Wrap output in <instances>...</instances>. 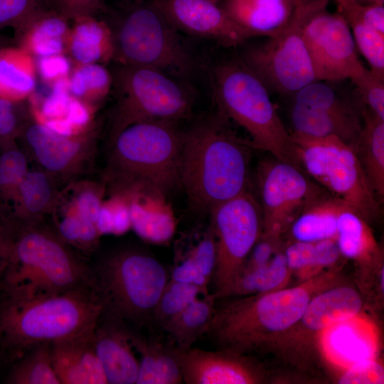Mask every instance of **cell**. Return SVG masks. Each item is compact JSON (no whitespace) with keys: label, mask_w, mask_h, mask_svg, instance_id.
Returning <instances> with one entry per match:
<instances>
[{"label":"cell","mask_w":384,"mask_h":384,"mask_svg":"<svg viewBox=\"0 0 384 384\" xmlns=\"http://www.w3.org/2000/svg\"><path fill=\"white\" fill-rule=\"evenodd\" d=\"M55 230L68 245L85 252L95 249L101 236L95 223L70 210L56 220Z\"/></svg>","instance_id":"ab89813d"},{"label":"cell","mask_w":384,"mask_h":384,"mask_svg":"<svg viewBox=\"0 0 384 384\" xmlns=\"http://www.w3.org/2000/svg\"><path fill=\"white\" fill-rule=\"evenodd\" d=\"M290 273L282 247L267 264L240 274L225 297L263 294L283 289Z\"/></svg>","instance_id":"836d02e7"},{"label":"cell","mask_w":384,"mask_h":384,"mask_svg":"<svg viewBox=\"0 0 384 384\" xmlns=\"http://www.w3.org/2000/svg\"><path fill=\"white\" fill-rule=\"evenodd\" d=\"M208 1L214 2L215 4H218L219 2L222 1L223 0H208Z\"/></svg>","instance_id":"6125c7cd"},{"label":"cell","mask_w":384,"mask_h":384,"mask_svg":"<svg viewBox=\"0 0 384 384\" xmlns=\"http://www.w3.org/2000/svg\"><path fill=\"white\" fill-rule=\"evenodd\" d=\"M48 129L57 134L71 137L77 134L73 125L65 118H55L42 122Z\"/></svg>","instance_id":"6f0895ef"},{"label":"cell","mask_w":384,"mask_h":384,"mask_svg":"<svg viewBox=\"0 0 384 384\" xmlns=\"http://www.w3.org/2000/svg\"><path fill=\"white\" fill-rule=\"evenodd\" d=\"M313 0H294L296 6H302L303 4L309 3Z\"/></svg>","instance_id":"94428289"},{"label":"cell","mask_w":384,"mask_h":384,"mask_svg":"<svg viewBox=\"0 0 384 384\" xmlns=\"http://www.w3.org/2000/svg\"><path fill=\"white\" fill-rule=\"evenodd\" d=\"M349 208L332 194H324L313 202L296 218L289 230L294 241L314 242L335 240L337 220Z\"/></svg>","instance_id":"f546056e"},{"label":"cell","mask_w":384,"mask_h":384,"mask_svg":"<svg viewBox=\"0 0 384 384\" xmlns=\"http://www.w3.org/2000/svg\"><path fill=\"white\" fill-rule=\"evenodd\" d=\"M71 21L66 55L73 63L80 65L112 60V36L104 19L86 16Z\"/></svg>","instance_id":"484cf974"},{"label":"cell","mask_w":384,"mask_h":384,"mask_svg":"<svg viewBox=\"0 0 384 384\" xmlns=\"http://www.w3.org/2000/svg\"><path fill=\"white\" fill-rule=\"evenodd\" d=\"M55 186V178L46 171L28 170L18 186L9 216L19 226L42 221L58 199Z\"/></svg>","instance_id":"d4e9b609"},{"label":"cell","mask_w":384,"mask_h":384,"mask_svg":"<svg viewBox=\"0 0 384 384\" xmlns=\"http://www.w3.org/2000/svg\"><path fill=\"white\" fill-rule=\"evenodd\" d=\"M363 308V299L350 286H331L309 301L301 319L274 343L282 350L307 341L331 325L356 316Z\"/></svg>","instance_id":"ac0fdd59"},{"label":"cell","mask_w":384,"mask_h":384,"mask_svg":"<svg viewBox=\"0 0 384 384\" xmlns=\"http://www.w3.org/2000/svg\"><path fill=\"white\" fill-rule=\"evenodd\" d=\"M29 170L28 157L17 141L0 146V214H10L18 186Z\"/></svg>","instance_id":"8d00e7d4"},{"label":"cell","mask_w":384,"mask_h":384,"mask_svg":"<svg viewBox=\"0 0 384 384\" xmlns=\"http://www.w3.org/2000/svg\"><path fill=\"white\" fill-rule=\"evenodd\" d=\"M68 78L71 95L84 102L100 101L112 89L111 73L101 63L76 65Z\"/></svg>","instance_id":"74e56055"},{"label":"cell","mask_w":384,"mask_h":384,"mask_svg":"<svg viewBox=\"0 0 384 384\" xmlns=\"http://www.w3.org/2000/svg\"><path fill=\"white\" fill-rule=\"evenodd\" d=\"M226 122L218 113L184 131L180 186L198 213H210L247 189L251 146Z\"/></svg>","instance_id":"6da1fadb"},{"label":"cell","mask_w":384,"mask_h":384,"mask_svg":"<svg viewBox=\"0 0 384 384\" xmlns=\"http://www.w3.org/2000/svg\"><path fill=\"white\" fill-rule=\"evenodd\" d=\"M210 213L216 239L212 294L218 300L225 297L261 237L263 219L260 204L247 189L217 206Z\"/></svg>","instance_id":"7c38bea8"},{"label":"cell","mask_w":384,"mask_h":384,"mask_svg":"<svg viewBox=\"0 0 384 384\" xmlns=\"http://www.w3.org/2000/svg\"><path fill=\"white\" fill-rule=\"evenodd\" d=\"M228 16L253 37H272L291 21L297 8L294 0H223Z\"/></svg>","instance_id":"7402d4cb"},{"label":"cell","mask_w":384,"mask_h":384,"mask_svg":"<svg viewBox=\"0 0 384 384\" xmlns=\"http://www.w3.org/2000/svg\"><path fill=\"white\" fill-rule=\"evenodd\" d=\"M94 331L50 344L52 364L60 384H108L94 347Z\"/></svg>","instance_id":"44dd1931"},{"label":"cell","mask_w":384,"mask_h":384,"mask_svg":"<svg viewBox=\"0 0 384 384\" xmlns=\"http://www.w3.org/2000/svg\"><path fill=\"white\" fill-rule=\"evenodd\" d=\"M325 358L343 368L376 357L378 347L375 326L359 314L338 321L318 336Z\"/></svg>","instance_id":"d6986e66"},{"label":"cell","mask_w":384,"mask_h":384,"mask_svg":"<svg viewBox=\"0 0 384 384\" xmlns=\"http://www.w3.org/2000/svg\"><path fill=\"white\" fill-rule=\"evenodd\" d=\"M70 211L96 224L102 205L104 188L97 183L85 184L74 191Z\"/></svg>","instance_id":"bcb514c9"},{"label":"cell","mask_w":384,"mask_h":384,"mask_svg":"<svg viewBox=\"0 0 384 384\" xmlns=\"http://www.w3.org/2000/svg\"><path fill=\"white\" fill-rule=\"evenodd\" d=\"M216 299L212 293L201 295L161 329L169 336V343L181 349L191 348L205 335L213 319Z\"/></svg>","instance_id":"4dcf8cb0"},{"label":"cell","mask_w":384,"mask_h":384,"mask_svg":"<svg viewBox=\"0 0 384 384\" xmlns=\"http://www.w3.org/2000/svg\"><path fill=\"white\" fill-rule=\"evenodd\" d=\"M208 72L218 113L249 134V145L302 169L296 144L279 118L270 92L240 58L218 61Z\"/></svg>","instance_id":"277c9868"},{"label":"cell","mask_w":384,"mask_h":384,"mask_svg":"<svg viewBox=\"0 0 384 384\" xmlns=\"http://www.w3.org/2000/svg\"><path fill=\"white\" fill-rule=\"evenodd\" d=\"M330 0H313L297 6L288 25L278 34L246 48L240 56L269 92L293 95L316 80L303 28L316 10Z\"/></svg>","instance_id":"30bf717a"},{"label":"cell","mask_w":384,"mask_h":384,"mask_svg":"<svg viewBox=\"0 0 384 384\" xmlns=\"http://www.w3.org/2000/svg\"><path fill=\"white\" fill-rule=\"evenodd\" d=\"M291 136L302 166L313 178L364 220L377 217L380 201L352 147L332 137Z\"/></svg>","instance_id":"8fae6325"},{"label":"cell","mask_w":384,"mask_h":384,"mask_svg":"<svg viewBox=\"0 0 384 384\" xmlns=\"http://www.w3.org/2000/svg\"><path fill=\"white\" fill-rule=\"evenodd\" d=\"M36 63L16 46L0 50V98L23 101L36 87Z\"/></svg>","instance_id":"1f68e13d"},{"label":"cell","mask_w":384,"mask_h":384,"mask_svg":"<svg viewBox=\"0 0 384 384\" xmlns=\"http://www.w3.org/2000/svg\"><path fill=\"white\" fill-rule=\"evenodd\" d=\"M345 20H356L384 33V3L363 4L356 0H335Z\"/></svg>","instance_id":"ee69618b"},{"label":"cell","mask_w":384,"mask_h":384,"mask_svg":"<svg viewBox=\"0 0 384 384\" xmlns=\"http://www.w3.org/2000/svg\"><path fill=\"white\" fill-rule=\"evenodd\" d=\"M90 284V269L42 221L21 226L0 280L6 298L28 300Z\"/></svg>","instance_id":"3957f363"},{"label":"cell","mask_w":384,"mask_h":384,"mask_svg":"<svg viewBox=\"0 0 384 384\" xmlns=\"http://www.w3.org/2000/svg\"><path fill=\"white\" fill-rule=\"evenodd\" d=\"M16 141L28 156L31 154L41 169L56 180L72 176L85 166L94 149L95 137L82 132L61 136L30 117Z\"/></svg>","instance_id":"9a60e30c"},{"label":"cell","mask_w":384,"mask_h":384,"mask_svg":"<svg viewBox=\"0 0 384 384\" xmlns=\"http://www.w3.org/2000/svg\"><path fill=\"white\" fill-rule=\"evenodd\" d=\"M49 8L47 0H0V29L11 27L16 33Z\"/></svg>","instance_id":"b9f144b4"},{"label":"cell","mask_w":384,"mask_h":384,"mask_svg":"<svg viewBox=\"0 0 384 384\" xmlns=\"http://www.w3.org/2000/svg\"><path fill=\"white\" fill-rule=\"evenodd\" d=\"M164 197L148 191L129 200L131 228L142 239L161 243L169 240L175 230L174 218Z\"/></svg>","instance_id":"83f0119b"},{"label":"cell","mask_w":384,"mask_h":384,"mask_svg":"<svg viewBox=\"0 0 384 384\" xmlns=\"http://www.w3.org/2000/svg\"><path fill=\"white\" fill-rule=\"evenodd\" d=\"M363 4L384 3V0H356Z\"/></svg>","instance_id":"91938a15"},{"label":"cell","mask_w":384,"mask_h":384,"mask_svg":"<svg viewBox=\"0 0 384 384\" xmlns=\"http://www.w3.org/2000/svg\"><path fill=\"white\" fill-rule=\"evenodd\" d=\"M335 277L326 273L298 286L215 304L206 335L218 349L243 355L271 347L299 321L311 298L332 286Z\"/></svg>","instance_id":"7a4b0ae2"},{"label":"cell","mask_w":384,"mask_h":384,"mask_svg":"<svg viewBox=\"0 0 384 384\" xmlns=\"http://www.w3.org/2000/svg\"><path fill=\"white\" fill-rule=\"evenodd\" d=\"M363 128L356 153L368 183L380 202L384 196V119L363 106Z\"/></svg>","instance_id":"f1b7e54d"},{"label":"cell","mask_w":384,"mask_h":384,"mask_svg":"<svg viewBox=\"0 0 384 384\" xmlns=\"http://www.w3.org/2000/svg\"><path fill=\"white\" fill-rule=\"evenodd\" d=\"M102 311L90 284L33 299L5 298L0 306V340L22 356L38 344L94 331Z\"/></svg>","instance_id":"5b68a950"},{"label":"cell","mask_w":384,"mask_h":384,"mask_svg":"<svg viewBox=\"0 0 384 384\" xmlns=\"http://www.w3.org/2000/svg\"><path fill=\"white\" fill-rule=\"evenodd\" d=\"M115 63L151 68L188 81L198 64L179 31L152 2L139 1L114 23L107 22Z\"/></svg>","instance_id":"ba28073f"},{"label":"cell","mask_w":384,"mask_h":384,"mask_svg":"<svg viewBox=\"0 0 384 384\" xmlns=\"http://www.w3.org/2000/svg\"><path fill=\"white\" fill-rule=\"evenodd\" d=\"M69 20L49 8L15 33L16 46L35 58L66 54Z\"/></svg>","instance_id":"cb8c5ba5"},{"label":"cell","mask_w":384,"mask_h":384,"mask_svg":"<svg viewBox=\"0 0 384 384\" xmlns=\"http://www.w3.org/2000/svg\"><path fill=\"white\" fill-rule=\"evenodd\" d=\"M6 381L10 384H60L52 364L50 343L38 344L24 353Z\"/></svg>","instance_id":"d590c367"},{"label":"cell","mask_w":384,"mask_h":384,"mask_svg":"<svg viewBox=\"0 0 384 384\" xmlns=\"http://www.w3.org/2000/svg\"><path fill=\"white\" fill-rule=\"evenodd\" d=\"M261 169L262 235L280 238L304 209L325 193L290 164L276 159Z\"/></svg>","instance_id":"5bb4252c"},{"label":"cell","mask_w":384,"mask_h":384,"mask_svg":"<svg viewBox=\"0 0 384 384\" xmlns=\"http://www.w3.org/2000/svg\"><path fill=\"white\" fill-rule=\"evenodd\" d=\"M351 31L356 49L370 66V70L384 79V33L353 19L346 20Z\"/></svg>","instance_id":"60d3db41"},{"label":"cell","mask_w":384,"mask_h":384,"mask_svg":"<svg viewBox=\"0 0 384 384\" xmlns=\"http://www.w3.org/2000/svg\"><path fill=\"white\" fill-rule=\"evenodd\" d=\"M201 295L207 294L198 286L178 282L169 279L154 310V326L161 328L164 324Z\"/></svg>","instance_id":"f35d334b"},{"label":"cell","mask_w":384,"mask_h":384,"mask_svg":"<svg viewBox=\"0 0 384 384\" xmlns=\"http://www.w3.org/2000/svg\"><path fill=\"white\" fill-rule=\"evenodd\" d=\"M94 347L109 384H136L139 363L130 341V326L101 315Z\"/></svg>","instance_id":"ffe728a7"},{"label":"cell","mask_w":384,"mask_h":384,"mask_svg":"<svg viewBox=\"0 0 384 384\" xmlns=\"http://www.w3.org/2000/svg\"><path fill=\"white\" fill-rule=\"evenodd\" d=\"M352 84L362 105L384 119V79L366 70Z\"/></svg>","instance_id":"f6af8a7d"},{"label":"cell","mask_w":384,"mask_h":384,"mask_svg":"<svg viewBox=\"0 0 384 384\" xmlns=\"http://www.w3.org/2000/svg\"><path fill=\"white\" fill-rule=\"evenodd\" d=\"M23 101L0 98V146L16 142L23 125L30 119Z\"/></svg>","instance_id":"7bdbcfd3"},{"label":"cell","mask_w":384,"mask_h":384,"mask_svg":"<svg viewBox=\"0 0 384 384\" xmlns=\"http://www.w3.org/2000/svg\"><path fill=\"white\" fill-rule=\"evenodd\" d=\"M130 341L139 355L136 384L183 383L175 346L156 336H144L130 326Z\"/></svg>","instance_id":"603a6c76"},{"label":"cell","mask_w":384,"mask_h":384,"mask_svg":"<svg viewBox=\"0 0 384 384\" xmlns=\"http://www.w3.org/2000/svg\"><path fill=\"white\" fill-rule=\"evenodd\" d=\"M179 31L237 47L252 35L234 22L223 9L208 0H151Z\"/></svg>","instance_id":"2e32d148"},{"label":"cell","mask_w":384,"mask_h":384,"mask_svg":"<svg viewBox=\"0 0 384 384\" xmlns=\"http://www.w3.org/2000/svg\"><path fill=\"white\" fill-rule=\"evenodd\" d=\"M50 7L69 21L80 16H95L105 14V0H47Z\"/></svg>","instance_id":"681fc988"},{"label":"cell","mask_w":384,"mask_h":384,"mask_svg":"<svg viewBox=\"0 0 384 384\" xmlns=\"http://www.w3.org/2000/svg\"><path fill=\"white\" fill-rule=\"evenodd\" d=\"M184 131L177 122L129 124L111 137L109 168L126 186L163 197L180 186Z\"/></svg>","instance_id":"52a82bcc"},{"label":"cell","mask_w":384,"mask_h":384,"mask_svg":"<svg viewBox=\"0 0 384 384\" xmlns=\"http://www.w3.org/2000/svg\"><path fill=\"white\" fill-rule=\"evenodd\" d=\"M16 46L14 38L0 34V50L6 47Z\"/></svg>","instance_id":"680465c9"},{"label":"cell","mask_w":384,"mask_h":384,"mask_svg":"<svg viewBox=\"0 0 384 384\" xmlns=\"http://www.w3.org/2000/svg\"><path fill=\"white\" fill-rule=\"evenodd\" d=\"M326 7L314 12L303 28L316 79L324 81L348 79L352 82L367 69L358 59L347 22L338 12H329Z\"/></svg>","instance_id":"4fadbf2b"},{"label":"cell","mask_w":384,"mask_h":384,"mask_svg":"<svg viewBox=\"0 0 384 384\" xmlns=\"http://www.w3.org/2000/svg\"><path fill=\"white\" fill-rule=\"evenodd\" d=\"M292 133L314 138L336 137L355 151L361 135L362 117H351L324 110L293 106L291 110Z\"/></svg>","instance_id":"4316f807"},{"label":"cell","mask_w":384,"mask_h":384,"mask_svg":"<svg viewBox=\"0 0 384 384\" xmlns=\"http://www.w3.org/2000/svg\"><path fill=\"white\" fill-rule=\"evenodd\" d=\"M290 272H297L307 278L336 265L341 257L335 240L327 239L314 242L294 241L284 247Z\"/></svg>","instance_id":"e575fe53"},{"label":"cell","mask_w":384,"mask_h":384,"mask_svg":"<svg viewBox=\"0 0 384 384\" xmlns=\"http://www.w3.org/2000/svg\"><path fill=\"white\" fill-rule=\"evenodd\" d=\"M208 283L212 280L216 264V239L211 225L203 238L188 253Z\"/></svg>","instance_id":"7dc6e473"},{"label":"cell","mask_w":384,"mask_h":384,"mask_svg":"<svg viewBox=\"0 0 384 384\" xmlns=\"http://www.w3.org/2000/svg\"><path fill=\"white\" fill-rule=\"evenodd\" d=\"M97 228L100 234H113V215L110 201L102 203L96 222Z\"/></svg>","instance_id":"9f6ffc18"},{"label":"cell","mask_w":384,"mask_h":384,"mask_svg":"<svg viewBox=\"0 0 384 384\" xmlns=\"http://www.w3.org/2000/svg\"><path fill=\"white\" fill-rule=\"evenodd\" d=\"M110 73L117 97L111 137L134 123H178L191 116L196 94L188 81L154 68L118 63Z\"/></svg>","instance_id":"9c48e42d"},{"label":"cell","mask_w":384,"mask_h":384,"mask_svg":"<svg viewBox=\"0 0 384 384\" xmlns=\"http://www.w3.org/2000/svg\"><path fill=\"white\" fill-rule=\"evenodd\" d=\"M64 117L78 132V129H82L90 122L91 112L85 102L72 96Z\"/></svg>","instance_id":"11a10c76"},{"label":"cell","mask_w":384,"mask_h":384,"mask_svg":"<svg viewBox=\"0 0 384 384\" xmlns=\"http://www.w3.org/2000/svg\"><path fill=\"white\" fill-rule=\"evenodd\" d=\"M19 228L9 215H0V280L8 264Z\"/></svg>","instance_id":"db71d44e"},{"label":"cell","mask_w":384,"mask_h":384,"mask_svg":"<svg viewBox=\"0 0 384 384\" xmlns=\"http://www.w3.org/2000/svg\"><path fill=\"white\" fill-rule=\"evenodd\" d=\"M175 348L185 383L253 384L261 381L258 368L245 355L221 349Z\"/></svg>","instance_id":"e0dca14e"},{"label":"cell","mask_w":384,"mask_h":384,"mask_svg":"<svg viewBox=\"0 0 384 384\" xmlns=\"http://www.w3.org/2000/svg\"><path fill=\"white\" fill-rule=\"evenodd\" d=\"M36 72L45 82L52 83L62 78L69 77L73 70L72 61L66 54L36 58Z\"/></svg>","instance_id":"816d5d0a"},{"label":"cell","mask_w":384,"mask_h":384,"mask_svg":"<svg viewBox=\"0 0 384 384\" xmlns=\"http://www.w3.org/2000/svg\"><path fill=\"white\" fill-rule=\"evenodd\" d=\"M384 371L382 365L375 358L357 363L340 377L341 384H379L383 383Z\"/></svg>","instance_id":"f907efd6"},{"label":"cell","mask_w":384,"mask_h":384,"mask_svg":"<svg viewBox=\"0 0 384 384\" xmlns=\"http://www.w3.org/2000/svg\"><path fill=\"white\" fill-rule=\"evenodd\" d=\"M335 241L342 257L362 263H372L380 252L366 220L350 208L338 215Z\"/></svg>","instance_id":"d6a6232c"},{"label":"cell","mask_w":384,"mask_h":384,"mask_svg":"<svg viewBox=\"0 0 384 384\" xmlns=\"http://www.w3.org/2000/svg\"><path fill=\"white\" fill-rule=\"evenodd\" d=\"M169 279L178 282L194 284L200 287L206 294L210 293L208 291L209 283L201 274L189 254L174 267Z\"/></svg>","instance_id":"f5cc1de1"},{"label":"cell","mask_w":384,"mask_h":384,"mask_svg":"<svg viewBox=\"0 0 384 384\" xmlns=\"http://www.w3.org/2000/svg\"><path fill=\"white\" fill-rule=\"evenodd\" d=\"M71 97L68 77L54 81L41 105V114L44 120L64 117Z\"/></svg>","instance_id":"c3c4849f"},{"label":"cell","mask_w":384,"mask_h":384,"mask_svg":"<svg viewBox=\"0 0 384 384\" xmlns=\"http://www.w3.org/2000/svg\"><path fill=\"white\" fill-rule=\"evenodd\" d=\"M90 269V284L103 306L102 315L133 328L154 326L153 313L170 275L154 256L134 248L105 255Z\"/></svg>","instance_id":"8992f818"}]
</instances>
